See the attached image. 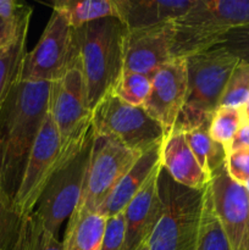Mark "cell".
I'll return each instance as SVG.
<instances>
[{
	"label": "cell",
	"instance_id": "obj_1",
	"mask_svg": "<svg viewBox=\"0 0 249 250\" xmlns=\"http://www.w3.org/2000/svg\"><path fill=\"white\" fill-rule=\"evenodd\" d=\"M51 83L19 81L0 106V182L14 202L49 111Z\"/></svg>",
	"mask_w": 249,
	"mask_h": 250
},
{
	"label": "cell",
	"instance_id": "obj_2",
	"mask_svg": "<svg viewBox=\"0 0 249 250\" xmlns=\"http://www.w3.org/2000/svg\"><path fill=\"white\" fill-rule=\"evenodd\" d=\"M73 31L88 104L93 111L105 95L114 92L124 72V41L127 28L117 17H106Z\"/></svg>",
	"mask_w": 249,
	"mask_h": 250
},
{
	"label": "cell",
	"instance_id": "obj_3",
	"mask_svg": "<svg viewBox=\"0 0 249 250\" xmlns=\"http://www.w3.org/2000/svg\"><path fill=\"white\" fill-rule=\"evenodd\" d=\"M238 61L222 46L186 56L187 97L173 131L186 133L209 124Z\"/></svg>",
	"mask_w": 249,
	"mask_h": 250
},
{
	"label": "cell",
	"instance_id": "obj_4",
	"mask_svg": "<svg viewBox=\"0 0 249 250\" xmlns=\"http://www.w3.org/2000/svg\"><path fill=\"white\" fill-rule=\"evenodd\" d=\"M205 188L185 187L160 166L158 192L161 215L148 241V250L197 249Z\"/></svg>",
	"mask_w": 249,
	"mask_h": 250
},
{
	"label": "cell",
	"instance_id": "obj_5",
	"mask_svg": "<svg viewBox=\"0 0 249 250\" xmlns=\"http://www.w3.org/2000/svg\"><path fill=\"white\" fill-rule=\"evenodd\" d=\"M249 24V0H195L173 22V58H186L217 46L231 29Z\"/></svg>",
	"mask_w": 249,
	"mask_h": 250
},
{
	"label": "cell",
	"instance_id": "obj_6",
	"mask_svg": "<svg viewBox=\"0 0 249 250\" xmlns=\"http://www.w3.org/2000/svg\"><path fill=\"white\" fill-rule=\"evenodd\" d=\"M49 114L60 134L62 164L82 146L92 129V110L80 59L62 77L51 83Z\"/></svg>",
	"mask_w": 249,
	"mask_h": 250
},
{
	"label": "cell",
	"instance_id": "obj_7",
	"mask_svg": "<svg viewBox=\"0 0 249 250\" xmlns=\"http://www.w3.org/2000/svg\"><path fill=\"white\" fill-rule=\"evenodd\" d=\"M94 139L92 128L82 146L56 168L33 210L54 236L58 237L62 224L70 219L80 203Z\"/></svg>",
	"mask_w": 249,
	"mask_h": 250
},
{
	"label": "cell",
	"instance_id": "obj_8",
	"mask_svg": "<svg viewBox=\"0 0 249 250\" xmlns=\"http://www.w3.org/2000/svg\"><path fill=\"white\" fill-rule=\"evenodd\" d=\"M92 128L95 136H109L142 155L160 146L165 134L143 106H132L114 93L105 95L92 111Z\"/></svg>",
	"mask_w": 249,
	"mask_h": 250
},
{
	"label": "cell",
	"instance_id": "obj_9",
	"mask_svg": "<svg viewBox=\"0 0 249 250\" xmlns=\"http://www.w3.org/2000/svg\"><path fill=\"white\" fill-rule=\"evenodd\" d=\"M77 60L75 31L53 10L39 42L24 55L20 81L53 83L62 77Z\"/></svg>",
	"mask_w": 249,
	"mask_h": 250
},
{
	"label": "cell",
	"instance_id": "obj_10",
	"mask_svg": "<svg viewBox=\"0 0 249 250\" xmlns=\"http://www.w3.org/2000/svg\"><path fill=\"white\" fill-rule=\"evenodd\" d=\"M139 156L114 137L95 136L82 197L76 209L98 212Z\"/></svg>",
	"mask_w": 249,
	"mask_h": 250
},
{
	"label": "cell",
	"instance_id": "obj_11",
	"mask_svg": "<svg viewBox=\"0 0 249 250\" xmlns=\"http://www.w3.org/2000/svg\"><path fill=\"white\" fill-rule=\"evenodd\" d=\"M60 165V134L48 111L29 153L23 177L15 198V207L21 216H24L36 209L37 203L46 183Z\"/></svg>",
	"mask_w": 249,
	"mask_h": 250
},
{
	"label": "cell",
	"instance_id": "obj_12",
	"mask_svg": "<svg viewBox=\"0 0 249 250\" xmlns=\"http://www.w3.org/2000/svg\"><path fill=\"white\" fill-rule=\"evenodd\" d=\"M215 214L232 250H249V192L228 176L226 163L209 183Z\"/></svg>",
	"mask_w": 249,
	"mask_h": 250
},
{
	"label": "cell",
	"instance_id": "obj_13",
	"mask_svg": "<svg viewBox=\"0 0 249 250\" xmlns=\"http://www.w3.org/2000/svg\"><path fill=\"white\" fill-rule=\"evenodd\" d=\"M187 97L186 58H173L151 77V88L143 105L146 114L155 120L167 137L173 131Z\"/></svg>",
	"mask_w": 249,
	"mask_h": 250
},
{
	"label": "cell",
	"instance_id": "obj_14",
	"mask_svg": "<svg viewBox=\"0 0 249 250\" xmlns=\"http://www.w3.org/2000/svg\"><path fill=\"white\" fill-rule=\"evenodd\" d=\"M173 22L145 28L127 29L124 41V71L153 77L173 59Z\"/></svg>",
	"mask_w": 249,
	"mask_h": 250
},
{
	"label": "cell",
	"instance_id": "obj_15",
	"mask_svg": "<svg viewBox=\"0 0 249 250\" xmlns=\"http://www.w3.org/2000/svg\"><path fill=\"white\" fill-rule=\"evenodd\" d=\"M160 166L124 210L126 226L124 250H138L148 243L158 224L161 215V200L158 192Z\"/></svg>",
	"mask_w": 249,
	"mask_h": 250
},
{
	"label": "cell",
	"instance_id": "obj_16",
	"mask_svg": "<svg viewBox=\"0 0 249 250\" xmlns=\"http://www.w3.org/2000/svg\"><path fill=\"white\" fill-rule=\"evenodd\" d=\"M195 0H115L117 19L127 29L145 28L175 22Z\"/></svg>",
	"mask_w": 249,
	"mask_h": 250
},
{
	"label": "cell",
	"instance_id": "obj_17",
	"mask_svg": "<svg viewBox=\"0 0 249 250\" xmlns=\"http://www.w3.org/2000/svg\"><path fill=\"white\" fill-rule=\"evenodd\" d=\"M160 165L173 181L192 189H203L211 181L200 167L182 132L172 131L164 138L160 150Z\"/></svg>",
	"mask_w": 249,
	"mask_h": 250
},
{
	"label": "cell",
	"instance_id": "obj_18",
	"mask_svg": "<svg viewBox=\"0 0 249 250\" xmlns=\"http://www.w3.org/2000/svg\"><path fill=\"white\" fill-rule=\"evenodd\" d=\"M163 144V143H161ZM161 144L145 151L138 158L128 172L121 178L98 212L104 217H111L124 212L128 203L138 194L139 190L150 180L160 166Z\"/></svg>",
	"mask_w": 249,
	"mask_h": 250
},
{
	"label": "cell",
	"instance_id": "obj_19",
	"mask_svg": "<svg viewBox=\"0 0 249 250\" xmlns=\"http://www.w3.org/2000/svg\"><path fill=\"white\" fill-rule=\"evenodd\" d=\"M105 226L106 217L99 212L76 209L68 219L63 250H100Z\"/></svg>",
	"mask_w": 249,
	"mask_h": 250
},
{
	"label": "cell",
	"instance_id": "obj_20",
	"mask_svg": "<svg viewBox=\"0 0 249 250\" xmlns=\"http://www.w3.org/2000/svg\"><path fill=\"white\" fill-rule=\"evenodd\" d=\"M28 21L23 22L14 38L0 48V106L10 90L20 81L22 62L26 55V42Z\"/></svg>",
	"mask_w": 249,
	"mask_h": 250
},
{
	"label": "cell",
	"instance_id": "obj_21",
	"mask_svg": "<svg viewBox=\"0 0 249 250\" xmlns=\"http://www.w3.org/2000/svg\"><path fill=\"white\" fill-rule=\"evenodd\" d=\"M53 9L66 20L72 28L106 17H117L115 0H58Z\"/></svg>",
	"mask_w": 249,
	"mask_h": 250
},
{
	"label": "cell",
	"instance_id": "obj_22",
	"mask_svg": "<svg viewBox=\"0 0 249 250\" xmlns=\"http://www.w3.org/2000/svg\"><path fill=\"white\" fill-rule=\"evenodd\" d=\"M185 136L200 167L211 180L212 175L226 163L225 148L210 137L209 124L186 132Z\"/></svg>",
	"mask_w": 249,
	"mask_h": 250
},
{
	"label": "cell",
	"instance_id": "obj_23",
	"mask_svg": "<svg viewBox=\"0 0 249 250\" xmlns=\"http://www.w3.org/2000/svg\"><path fill=\"white\" fill-rule=\"evenodd\" d=\"M9 250H63V246L32 211L22 216L17 236Z\"/></svg>",
	"mask_w": 249,
	"mask_h": 250
},
{
	"label": "cell",
	"instance_id": "obj_24",
	"mask_svg": "<svg viewBox=\"0 0 249 250\" xmlns=\"http://www.w3.org/2000/svg\"><path fill=\"white\" fill-rule=\"evenodd\" d=\"M195 250H232L228 238L215 214L209 185L205 188L204 204Z\"/></svg>",
	"mask_w": 249,
	"mask_h": 250
},
{
	"label": "cell",
	"instance_id": "obj_25",
	"mask_svg": "<svg viewBox=\"0 0 249 250\" xmlns=\"http://www.w3.org/2000/svg\"><path fill=\"white\" fill-rule=\"evenodd\" d=\"M243 124L241 109L219 106L209 122V134L226 151Z\"/></svg>",
	"mask_w": 249,
	"mask_h": 250
},
{
	"label": "cell",
	"instance_id": "obj_26",
	"mask_svg": "<svg viewBox=\"0 0 249 250\" xmlns=\"http://www.w3.org/2000/svg\"><path fill=\"white\" fill-rule=\"evenodd\" d=\"M151 88V78L137 72L124 71L114 88V94L132 106H143Z\"/></svg>",
	"mask_w": 249,
	"mask_h": 250
},
{
	"label": "cell",
	"instance_id": "obj_27",
	"mask_svg": "<svg viewBox=\"0 0 249 250\" xmlns=\"http://www.w3.org/2000/svg\"><path fill=\"white\" fill-rule=\"evenodd\" d=\"M249 98V62L239 60L228 78L220 106L241 109Z\"/></svg>",
	"mask_w": 249,
	"mask_h": 250
},
{
	"label": "cell",
	"instance_id": "obj_28",
	"mask_svg": "<svg viewBox=\"0 0 249 250\" xmlns=\"http://www.w3.org/2000/svg\"><path fill=\"white\" fill-rule=\"evenodd\" d=\"M22 216L0 182V250H9L21 225Z\"/></svg>",
	"mask_w": 249,
	"mask_h": 250
},
{
	"label": "cell",
	"instance_id": "obj_29",
	"mask_svg": "<svg viewBox=\"0 0 249 250\" xmlns=\"http://www.w3.org/2000/svg\"><path fill=\"white\" fill-rule=\"evenodd\" d=\"M217 46H222L234 56L249 62V24L231 29Z\"/></svg>",
	"mask_w": 249,
	"mask_h": 250
},
{
	"label": "cell",
	"instance_id": "obj_30",
	"mask_svg": "<svg viewBox=\"0 0 249 250\" xmlns=\"http://www.w3.org/2000/svg\"><path fill=\"white\" fill-rule=\"evenodd\" d=\"M124 233H126V226H124V212L106 217V226H105L100 250H124Z\"/></svg>",
	"mask_w": 249,
	"mask_h": 250
},
{
	"label": "cell",
	"instance_id": "obj_31",
	"mask_svg": "<svg viewBox=\"0 0 249 250\" xmlns=\"http://www.w3.org/2000/svg\"><path fill=\"white\" fill-rule=\"evenodd\" d=\"M226 170L234 182L243 186L249 180V149H238L227 154Z\"/></svg>",
	"mask_w": 249,
	"mask_h": 250
},
{
	"label": "cell",
	"instance_id": "obj_32",
	"mask_svg": "<svg viewBox=\"0 0 249 250\" xmlns=\"http://www.w3.org/2000/svg\"><path fill=\"white\" fill-rule=\"evenodd\" d=\"M32 15V7L15 0H0V19L9 23H19Z\"/></svg>",
	"mask_w": 249,
	"mask_h": 250
},
{
	"label": "cell",
	"instance_id": "obj_33",
	"mask_svg": "<svg viewBox=\"0 0 249 250\" xmlns=\"http://www.w3.org/2000/svg\"><path fill=\"white\" fill-rule=\"evenodd\" d=\"M28 20H31V16L24 17V19L22 20V21H20L19 23H9V22L0 19V48H1L2 45H5L10 39L14 38V36L17 33V31H19L20 27L22 26V23L28 21Z\"/></svg>",
	"mask_w": 249,
	"mask_h": 250
},
{
	"label": "cell",
	"instance_id": "obj_34",
	"mask_svg": "<svg viewBox=\"0 0 249 250\" xmlns=\"http://www.w3.org/2000/svg\"><path fill=\"white\" fill-rule=\"evenodd\" d=\"M238 149H249V124L242 125V127L238 129L229 146L227 148L226 155L231 151L238 150Z\"/></svg>",
	"mask_w": 249,
	"mask_h": 250
},
{
	"label": "cell",
	"instance_id": "obj_35",
	"mask_svg": "<svg viewBox=\"0 0 249 250\" xmlns=\"http://www.w3.org/2000/svg\"><path fill=\"white\" fill-rule=\"evenodd\" d=\"M242 110V116H243L244 124H249V98L246 102V104L241 107Z\"/></svg>",
	"mask_w": 249,
	"mask_h": 250
},
{
	"label": "cell",
	"instance_id": "obj_36",
	"mask_svg": "<svg viewBox=\"0 0 249 250\" xmlns=\"http://www.w3.org/2000/svg\"><path fill=\"white\" fill-rule=\"evenodd\" d=\"M138 250H148V243L144 244V246H142L141 248H139Z\"/></svg>",
	"mask_w": 249,
	"mask_h": 250
},
{
	"label": "cell",
	"instance_id": "obj_37",
	"mask_svg": "<svg viewBox=\"0 0 249 250\" xmlns=\"http://www.w3.org/2000/svg\"><path fill=\"white\" fill-rule=\"evenodd\" d=\"M243 186H244V187H246V189H247V190H248V192H249V180H248V181H247V182H246V183H244V185H243Z\"/></svg>",
	"mask_w": 249,
	"mask_h": 250
}]
</instances>
